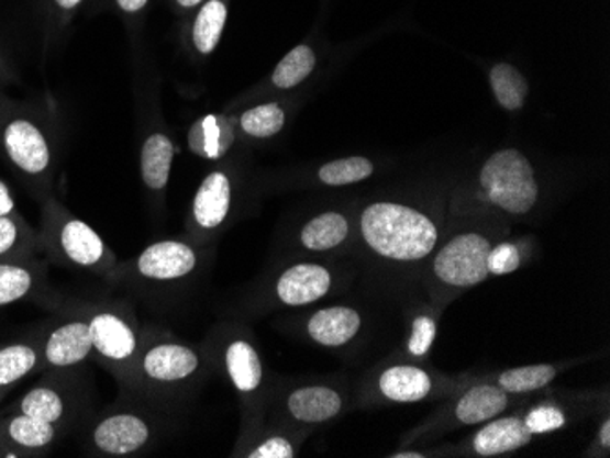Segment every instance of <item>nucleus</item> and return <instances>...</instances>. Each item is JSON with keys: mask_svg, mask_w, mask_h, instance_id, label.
Returning a JSON list of instances; mask_svg holds the SVG:
<instances>
[{"mask_svg": "<svg viewBox=\"0 0 610 458\" xmlns=\"http://www.w3.org/2000/svg\"><path fill=\"white\" fill-rule=\"evenodd\" d=\"M554 378H556V367L540 364V366L515 367L502 372L501 377L497 378V386L508 394L532 393L548 386Z\"/></svg>", "mask_w": 610, "mask_h": 458, "instance_id": "c756f323", "label": "nucleus"}, {"mask_svg": "<svg viewBox=\"0 0 610 458\" xmlns=\"http://www.w3.org/2000/svg\"><path fill=\"white\" fill-rule=\"evenodd\" d=\"M66 305L87 320L93 361L104 367L120 386L134 366L143 338L134 308L120 300H81L66 302Z\"/></svg>", "mask_w": 610, "mask_h": 458, "instance_id": "423d86ee", "label": "nucleus"}, {"mask_svg": "<svg viewBox=\"0 0 610 458\" xmlns=\"http://www.w3.org/2000/svg\"><path fill=\"white\" fill-rule=\"evenodd\" d=\"M82 0H55V4L59 5L60 10L70 11L77 5L81 4Z\"/></svg>", "mask_w": 610, "mask_h": 458, "instance_id": "ea45409f", "label": "nucleus"}, {"mask_svg": "<svg viewBox=\"0 0 610 458\" xmlns=\"http://www.w3.org/2000/svg\"><path fill=\"white\" fill-rule=\"evenodd\" d=\"M48 291V265L37 258L0 261V309L43 298Z\"/></svg>", "mask_w": 610, "mask_h": 458, "instance_id": "f3484780", "label": "nucleus"}, {"mask_svg": "<svg viewBox=\"0 0 610 458\" xmlns=\"http://www.w3.org/2000/svg\"><path fill=\"white\" fill-rule=\"evenodd\" d=\"M350 237V222L341 212H322L303 223L297 234L298 247L306 253L324 254L342 247Z\"/></svg>", "mask_w": 610, "mask_h": 458, "instance_id": "aec40b11", "label": "nucleus"}, {"mask_svg": "<svg viewBox=\"0 0 610 458\" xmlns=\"http://www.w3.org/2000/svg\"><path fill=\"white\" fill-rule=\"evenodd\" d=\"M393 458H422L424 455L422 454H395L391 455Z\"/></svg>", "mask_w": 610, "mask_h": 458, "instance_id": "a19ab883", "label": "nucleus"}, {"mask_svg": "<svg viewBox=\"0 0 610 458\" xmlns=\"http://www.w3.org/2000/svg\"><path fill=\"white\" fill-rule=\"evenodd\" d=\"M508 393L499 386L483 383L468 389L455 405V416L461 424L476 426L490 421L493 416L501 415L507 410Z\"/></svg>", "mask_w": 610, "mask_h": 458, "instance_id": "b1692460", "label": "nucleus"}, {"mask_svg": "<svg viewBox=\"0 0 610 458\" xmlns=\"http://www.w3.org/2000/svg\"><path fill=\"white\" fill-rule=\"evenodd\" d=\"M2 413H4V410H0V416H2Z\"/></svg>", "mask_w": 610, "mask_h": 458, "instance_id": "a18cd8bd", "label": "nucleus"}, {"mask_svg": "<svg viewBox=\"0 0 610 458\" xmlns=\"http://www.w3.org/2000/svg\"><path fill=\"white\" fill-rule=\"evenodd\" d=\"M222 347H218L222 369L229 382L244 399H256L265 382V369L262 356L247 336H223Z\"/></svg>", "mask_w": 610, "mask_h": 458, "instance_id": "2eb2a0df", "label": "nucleus"}, {"mask_svg": "<svg viewBox=\"0 0 610 458\" xmlns=\"http://www.w3.org/2000/svg\"><path fill=\"white\" fill-rule=\"evenodd\" d=\"M66 435V429L49 422L19 411H4L0 416V457H44Z\"/></svg>", "mask_w": 610, "mask_h": 458, "instance_id": "f8f14e48", "label": "nucleus"}, {"mask_svg": "<svg viewBox=\"0 0 610 458\" xmlns=\"http://www.w3.org/2000/svg\"><path fill=\"white\" fill-rule=\"evenodd\" d=\"M532 433L524 422L515 416L499 418L483 427L474 438V449L481 457H496V455L512 454L518 449L529 446Z\"/></svg>", "mask_w": 610, "mask_h": 458, "instance_id": "4be33fe9", "label": "nucleus"}, {"mask_svg": "<svg viewBox=\"0 0 610 458\" xmlns=\"http://www.w3.org/2000/svg\"><path fill=\"white\" fill-rule=\"evenodd\" d=\"M234 126L223 115H207L196 121L189 132V145L195 154L207 159H220L233 146Z\"/></svg>", "mask_w": 610, "mask_h": 458, "instance_id": "393cba45", "label": "nucleus"}, {"mask_svg": "<svg viewBox=\"0 0 610 458\" xmlns=\"http://www.w3.org/2000/svg\"><path fill=\"white\" fill-rule=\"evenodd\" d=\"M206 367V358L195 345L148 327L143 329L140 353L120 383V393L173 410L181 394L195 388Z\"/></svg>", "mask_w": 610, "mask_h": 458, "instance_id": "f257e3e1", "label": "nucleus"}, {"mask_svg": "<svg viewBox=\"0 0 610 458\" xmlns=\"http://www.w3.org/2000/svg\"><path fill=\"white\" fill-rule=\"evenodd\" d=\"M361 232L373 253L399 264L421 261L439 242V228L432 217L413 206L388 201L364 209Z\"/></svg>", "mask_w": 610, "mask_h": 458, "instance_id": "39448f33", "label": "nucleus"}, {"mask_svg": "<svg viewBox=\"0 0 610 458\" xmlns=\"http://www.w3.org/2000/svg\"><path fill=\"white\" fill-rule=\"evenodd\" d=\"M38 239L49 261L66 269L82 270L109 280L120 259L103 236L81 217L66 211L59 201H44Z\"/></svg>", "mask_w": 610, "mask_h": 458, "instance_id": "20e7f679", "label": "nucleus"}, {"mask_svg": "<svg viewBox=\"0 0 610 458\" xmlns=\"http://www.w3.org/2000/svg\"><path fill=\"white\" fill-rule=\"evenodd\" d=\"M284 124H286V112L280 104L276 103L258 104L254 109H248L240 118L242 130L256 139H267L280 134Z\"/></svg>", "mask_w": 610, "mask_h": 458, "instance_id": "7c9ffc66", "label": "nucleus"}, {"mask_svg": "<svg viewBox=\"0 0 610 458\" xmlns=\"http://www.w3.org/2000/svg\"><path fill=\"white\" fill-rule=\"evenodd\" d=\"M600 443L603 448H610V421L603 422V426H601Z\"/></svg>", "mask_w": 610, "mask_h": 458, "instance_id": "58836bf2", "label": "nucleus"}, {"mask_svg": "<svg viewBox=\"0 0 610 458\" xmlns=\"http://www.w3.org/2000/svg\"><path fill=\"white\" fill-rule=\"evenodd\" d=\"M200 267L201 250L195 242L159 239L134 258L115 265L107 283L137 292L148 302L162 303L192 280Z\"/></svg>", "mask_w": 610, "mask_h": 458, "instance_id": "7ed1b4c3", "label": "nucleus"}, {"mask_svg": "<svg viewBox=\"0 0 610 458\" xmlns=\"http://www.w3.org/2000/svg\"><path fill=\"white\" fill-rule=\"evenodd\" d=\"M298 454V437L295 433H265L247 444L244 457L247 458H295Z\"/></svg>", "mask_w": 610, "mask_h": 458, "instance_id": "473e14b6", "label": "nucleus"}, {"mask_svg": "<svg viewBox=\"0 0 610 458\" xmlns=\"http://www.w3.org/2000/svg\"><path fill=\"white\" fill-rule=\"evenodd\" d=\"M15 214H21V212L16 209L10 187L0 179V216H15Z\"/></svg>", "mask_w": 610, "mask_h": 458, "instance_id": "e433bc0d", "label": "nucleus"}, {"mask_svg": "<svg viewBox=\"0 0 610 458\" xmlns=\"http://www.w3.org/2000/svg\"><path fill=\"white\" fill-rule=\"evenodd\" d=\"M225 21H228V8L222 0H211L201 8L192 27V41L200 54L209 55L214 52L222 38Z\"/></svg>", "mask_w": 610, "mask_h": 458, "instance_id": "bb28decb", "label": "nucleus"}, {"mask_svg": "<svg viewBox=\"0 0 610 458\" xmlns=\"http://www.w3.org/2000/svg\"><path fill=\"white\" fill-rule=\"evenodd\" d=\"M178 2L184 8H192V5L200 4L201 0H178Z\"/></svg>", "mask_w": 610, "mask_h": 458, "instance_id": "79ce46f5", "label": "nucleus"}, {"mask_svg": "<svg viewBox=\"0 0 610 458\" xmlns=\"http://www.w3.org/2000/svg\"><path fill=\"white\" fill-rule=\"evenodd\" d=\"M41 371V349L37 336L0 345V400L33 372Z\"/></svg>", "mask_w": 610, "mask_h": 458, "instance_id": "6ab92c4d", "label": "nucleus"}, {"mask_svg": "<svg viewBox=\"0 0 610 458\" xmlns=\"http://www.w3.org/2000/svg\"><path fill=\"white\" fill-rule=\"evenodd\" d=\"M523 422L532 435H543V433L562 429L565 422H567V416L563 415V411L557 410V407L541 405V407L530 411Z\"/></svg>", "mask_w": 610, "mask_h": 458, "instance_id": "72a5a7b5", "label": "nucleus"}, {"mask_svg": "<svg viewBox=\"0 0 610 458\" xmlns=\"http://www.w3.org/2000/svg\"><path fill=\"white\" fill-rule=\"evenodd\" d=\"M335 276L330 267L319 261H297L280 270L273 286L270 297L284 308H306L330 294Z\"/></svg>", "mask_w": 610, "mask_h": 458, "instance_id": "ddd939ff", "label": "nucleus"}, {"mask_svg": "<svg viewBox=\"0 0 610 458\" xmlns=\"http://www.w3.org/2000/svg\"><path fill=\"white\" fill-rule=\"evenodd\" d=\"M174 154L176 146L163 132H154L143 141L140 157L141 179L152 194H163L167 189Z\"/></svg>", "mask_w": 610, "mask_h": 458, "instance_id": "412c9836", "label": "nucleus"}, {"mask_svg": "<svg viewBox=\"0 0 610 458\" xmlns=\"http://www.w3.org/2000/svg\"><path fill=\"white\" fill-rule=\"evenodd\" d=\"M342 394L325 383H303L284 396V413L298 426H319L341 415Z\"/></svg>", "mask_w": 610, "mask_h": 458, "instance_id": "dca6fc26", "label": "nucleus"}, {"mask_svg": "<svg viewBox=\"0 0 610 458\" xmlns=\"http://www.w3.org/2000/svg\"><path fill=\"white\" fill-rule=\"evenodd\" d=\"M491 90L502 109L519 110L529 96V85L524 77L510 65H497L491 68Z\"/></svg>", "mask_w": 610, "mask_h": 458, "instance_id": "c85d7f7f", "label": "nucleus"}, {"mask_svg": "<svg viewBox=\"0 0 610 458\" xmlns=\"http://www.w3.org/2000/svg\"><path fill=\"white\" fill-rule=\"evenodd\" d=\"M373 174V163L366 157H346L336 161L325 163L319 170V179L330 187L358 183Z\"/></svg>", "mask_w": 610, "mask_h": 458, "instance_id": "2f4dec72", "label": "nucleus"}, {"mask_svg": "<svg viewBox=\"0 0 610 458\" xmlns=\"http://www.w3.org/2000/svg\"><path fill=\"white\" fill-rule=\"evenodd\" d=\"M519 265H521V254L512 243H499L488 253L487 267L490 275H510L519 269Z\"/></svg>", "mask_w": 610, "mask_h": 458, "instance_id": "f704fd0d", "label": "nucleus"}, {"mask_svg": "<svg viewBox=\"0 0 610 458\" xmlns=\"http://www.w3.org/2000/svg\"><path fill=\"white\" fill-rule=\"evenodd\" d=\"M38 232L22 217L0 216V261L35 258L41 253Z\"/></svg>", "mask_w": 610, "mask_h": 458, "instance_id": "a878e982", "label": "nucleus"}, {"mask_svg": "<svg viewBox=\"0 0 610 458\" xmlns=\"http://www.w3.org/2000/svg\"><path fill=\"white\" fill-rule=\"evenodd\" d=\"M233 212V183L222 170L201 181L190 209V242L203 243L228 223Z\"/></svg>", "mask_w": 610, "mask_h": 458, "instance_id": "4468645a", "label": "nucleus"}, {"mask_svg": "<svg viewBox=\"0 0 610 458\" xmlns=\"http://www.w3.org/2000/svg\"><path fill=\"white\" fill-rule=\"evenodd\" d=\"M490 237L481 232H461L450 237L433 256L432 276L446 291H466L488 280Z\"/></svg>", "mask_w": 610, "mask_h": 458, "instance_id": "9d476101", "label": "nucleus"}, {"mask_svg": "<svg viewBox=\"0 0 610 458\" xmlns=\"http://www.w3.org/2000/svg\"><path fill=\"white\" fill-rule=\"evenodd\" d=\"M481 185L487 190L488 200L513 216L532 211L540 194L532 165L513 148L497 152L485 163Z\"/></svg>", "mask_w": 610, "mask_h": 458, "instance_id": "1a4fd4ad", "label": "nucleus"}, {"mask_svg": "<svg viewBox=\"0 0 610 458\" xmlns=\"http://www.w3.org/2000/svg\"><path fill=\"white\" fill-rule=\"evenodd\" d=\"M4 115H5L4 109H2V104H0V121L4 119Z\"/></svg>", "mask_w": 610, "mask_h": 458, "instance_id": "37998d69", "label": "nucleus"}, {"mask_svg": "<svg viewBox=\"0 0 610 458\" xmlns=\"http://www.w3.org/2000/svg\"><path fill=\"white\" fill-rule=\"evenodd\" d=\"M92 383L85 367L66 371H46L30 391L22 394L10 410L35 416L70 433L81 429L92 415Z\"/></svg>", "mask_w": 610, "mask_h": 458, "instance_id": "0eeeda50", "label": "nucleus"}, {"mask_svg": "<svg viewBox=\"0 0 610 458\" xmlns=\"http://www.w3.org/2000/svg\"><path fill=\"white\" fill-rule=\"evenodd\" d=\"M314 66H317V55L313 49L306 44H300L278 63L270 76V81L280 90H289L306 81L313 74Z\"/></svg>", "mask_w": 610, "mask_h": 458, "instance_id": "cd10ccee", "label": "nucleus"}, {"mask_svg": "<svg viewBox=\"0 0 610 458\" xmlns=\"http://www.w3.org/2000/svg\"><path fill=\"white\" fill-rule=\"evenodd\" d=\"M0 141L5 157L16 172L32 181H46L54 167L48 132L37 119L26 114H5L0 121Z\"/></svg>", "mask_w": 610, "mask_h": 458, "instance_id": "9b49d317", "label": "nucleus"}, {"mask_svg": "<svg viewBox=\"0 0 610 458\" xmlns=\"http://www.w3.org/2000/svg\"><path fill=\"white\" fill-rule=\"evenodd\" d=\"M0 70H2V59H0Z\"/></svg>", "mask_w": 610, "mask_h": 458, "instance_id": "c03bdc74", "label": "nucleus"}, {"mask_svg": "<svg viewBox=\"0 0 610 458\" xmlns=\"http://www.w3.org/2000/svg\"><path fill=\"white\" fill-rule=\"evenodd\" d=\"M378 389L388 400L410 404L426 399L432 391V378L421 367H389L380 375Z\"/></svg>", "mask_w": 610, "mask_h": 458, "instance_id": "5701e85b", "label": "nucleus"}, {"mask_svg": "<svg viewBox=\"0 0 610 458\" xmlns=\"http://www.w3.org/2000/svg\"><path fill=\"white\" fill-rule=\"evenodd\" d=\"M148 0H118L121 10L126 11V13H137V11L145 8Z\"/></svg>", "mask_w": 610, "mask_h": 458, "instance_id": "4c0bfd02", "label": "nucleus"}, {"mask_svg": "<svg viewBox=\"0 0 610 458\" xmlns=\"http://www.w3.org/2000/svg\"><path fill=\"white\" fill-rule=\"evenodd\" d=\"M55 309H59V314L33 331L41 349V372L85 367L93 360L87 320L66 303H57Z\"/></svg>", "mask_w": 610, "mask_h": 458, "instance_id": "6e6552de", "label": "nucleus"}, {"mask_svg": "<svg viewBox=\"0 0 610 458\" xmlns=\"http://www.w3.org/2000/svg\"><path fill=\"white\" fill-rule=\"evenodd\" d=\"M168 407L120 393L103 411L92 413L81 427V448L88 457H141L162 443L170 416Z\"/></svg>", "mask_w": 610, "mask_h": 458, "instance_id": "f03ea898", "label": "nucleus"}, {"mask_svg": "<svg viewBox=\"0 0 610 458\" xmlns=\"http://www.w3.org/2000/svg\"><path fill=\"white\" fill-rule=\"evenodd\" d=\"M437 336V324L430 316H419L413 322L410 342H408V350L413 356H424L428 350L432 349L433 342Z\"/></svg>", "mask_w": 610, "mask_h": 458, "instance_id": "c9c22d12", "label": "nucleus"}, {"mask_svg": "<svg viewBox=\"0 0 610 458\" xmlns=\"http://www.w3.org/2000/svg\"><path fill=\"white\" fill-rule=\"evenodd\" d=\"M363 327L361 314L352 308H325L314 311L306 322V335L309 340L322 347H342L358 335Z\"/></svg>", "mask_w": 610, "mask_h": 458, "instance_id": "a211bd4d", "label": "nucleus"}]
</instances>
